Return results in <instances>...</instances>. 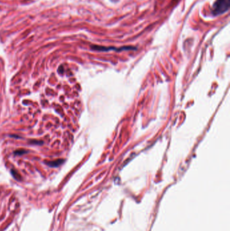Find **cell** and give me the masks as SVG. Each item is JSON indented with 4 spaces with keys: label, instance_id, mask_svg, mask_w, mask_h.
<instances>
[{
    "label": "cell",
    "instance_id": "obj_1",
    "mask_svg": "<svg viewBox=\"0 0 230 231\" xmlns=\"http://www.w3.org/2000/svg\"><path fill=\"white\" fill-rule=\"evenodd\" d=\"M230 7V0H216L213 3L212 14L219 16L229 10Z\"/></svg>",
    "mask_w": 230,
    "mask_h": 231
},
{
    "label": "cell",
    "instance_id": "obj_2",
    "mask_svg": "<svg viewBox=\"0 0 230 231\" xmlns=\"http://www.w3.org/2000/svg\"><path fill=\"white\" fill-rule=\"evenodd\" d=\"M92 50H96V51H108L109 50H116L117 51H120L122 50H134V47L128 46V47H123L120 48H115V47H105L103 46H91Z\"/></svg>",
    "mask_w": 230,
    "mask_h": 231
},
{
    "label": "cell",
    "instance_id": "obj_3",
    "mask_svg": "<svg viewBox=\"0 0 230 231\" xmlns=\"http://www.w3.org/2000/svg\"><path fill=\"white\" fill-rule=\"evenodd\" d=\"M64 162V160L63 159H58L56 160H53V161H45L48 166L51 168H57L60 166V165L62 164Z\"/></svg>",
    "mask_w": 230,
    "mask_h": 231
},
{
    "label": "cell",
    "instance_id": "obj_4",
    "mask_svg": "<svg viewBox=\"0 0 230 231\" xmlns=\"http://www.w3.org/2000/svg\"><path fill=\"white\" fill-rule=\"evenodd\" d=\"M27 152H28L27 150L20 149L16 150V151L14 152V155H16V156H22V155H23V154L26 153Z\"/></svg>",
    "mask_w": 230,
    "mask_h": 231
},
{
    "label": "cell",
    "instance_id": "obj_5",
    "mask_svg": "<svg viewBox=\"0 0 230 231\" xmlns=\"http://www.w3.org/2000/svg\"><path fill=\"white\" fill-rule=\"evenodd\" d=\"M11 173H12V175H13V176L16 178V179H17V180H20V179H21V177H20V176L19 175V174L17 172L14 171V170H11Z\"/></svg>",
    "mask_w": 230,
    "mask_h": 231
},
{
    "label": "cell",
    "instance_id": "obj_6",
    "mask_svg": "<svg viewBox=\"0 0 230 231\" xmlns=\"http://www.w3.org/2000/svg\"><path fill=\"white\" fill-rule=\"evenodd\" d=\"M31 144H34V145H42L43 142L41 141H36V140H32L30 141Z\"/></svg>",
    "mask_w": 230,
    "mask_h": 231
},
{
    "label": "cell",
    "instance_id": "obj_7",
    "mask_svg": "<svg viewBox=\"0 0 230 231\" xmlns=\"http://www.w3.org/2000/svg\"><path fill=\"white\" fill-rule=\"evenodd\" d=\"M58 72H60V73H63V72H64V69H63V67L62 66H60V68H59V69H58Z\"/></svg>",
    "mask_w": 230,
    "mask_h": 231
}]
</instances>
